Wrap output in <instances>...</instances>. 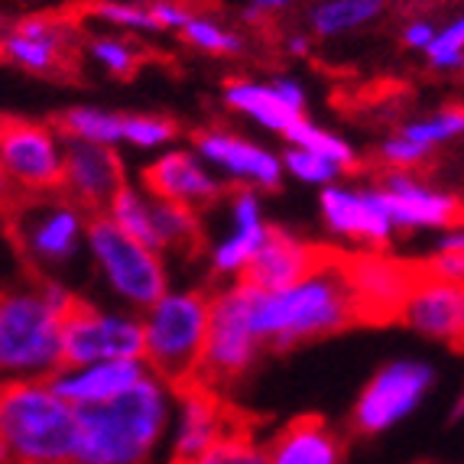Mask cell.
<instances>
[{
    "mask_svg": "<svg viewBox=\"0 0 464 464\" xmlns=\"http://www.w3.org/2000/svg\"><path fill=\"white\" fill-rule=\"evenodd\" d=\"M250 318L266 351L286 354L364 322V312L344 270V256L325 254V260L293 286L260 289L250 283Z\"/></svg>",
    "mask_w": 464,
    "mask_h": 464,
    "instance_id": "cell-1",
    "label": "cell"
},
{
    "mask_svg": "<svg viewBox=\"0 0 464 464\" xmlns=\"http://www.w3.org/2000/svg\"><path fill=\"white\" fill-rule=\"evenodd\" d=\"M176 387L163 377H143L117 400L78 410L72 464H153L169 445Z\"/></svg>",
    "mask_w": 464,
    "mask_h": 464,
    "instance_id": "cell-2",
    "label": "cell"
},
{
    "mask_svg": "<svg viewBox=\"0 0 464 464\" xmlns=\"http://www.w3.org/2000/svg\"><path fill=\"white\" fill-rule=\"evenodd\" d=\"M82 293L69 279L30 276L0 295V371L4 380H49L65 367V318Z\"/></svg>",
    "mask_w": 464,
    "mask_h": 464,
    "instance_id": "cell-3",
    "label": "cell"
},
{
    "mask_svg": "<svg viewBox=\"0 0 464 464\" xmlns=\"http://www.w3.org/2000/svg\"><path fill=\"white\" fill-rule=\"evenodd\" d=\"M78 410L53 380H4L0 458L4 464H72Z\"/></svg>",
    "mask_w": 464,
    "mask_h": 464,
    "instance_id": "cell-4",
    "label": "cell"
},
{
    "mask_svg": "<svg viewBox=\"0 0 464 464\" xmlns=\"http://www.w3.org/2000/svg\"><path fill=\"white\" fill-rule=\"evenodd\" d=\"M92 211L65 192L7 198V234L30 276L65 279L85 260Z\"/></svg>",
    "mask_w": 464,
    "mask_h": 464,
    "instance_id": "cell-5",
    "label": "cell"
},
{
    "mask_svg": "<svg viewBox=\"0 0 464 464\" xmlns=\"http://www.w3.org/2000/svg\"><path fill=\"white\" fill-rule=\"evenodd\" d=\"M143 315V361L172 387L198 380L211 334V289L172 286Z\"/></svg>",
    "mask_w": 464,
    "mask_h": 464,
    "instance_id": "cell-6",
    "label": "cell"
},
{
    "mask_svg": "<svg viewBox=\"0 0 464 464\" xmlns=\"http://www.w3.org/2000/svg\"><path fill=\"white\" fill-rule=\"evenodd\" d=\"M169 256L147 247L143 240L114 225L108 215H94L88 227L85 264L104 302L124 305L133 312H147L156 299L172 289Z\"/></svg>",
    "mask_w": 464,
    "mask_h": 464,
    "instance_id": "cell-7",
    "label": "cell"
},
{
    "mask_svg": "<svg viewBox=\"0 0 464 464\" xmlns=\"http://www.w3.org/2000/svg\"><path fill=\"white\" fill-rule=\"evenodd\" d=\"M270 354L250 318V283L231 279L211 289V334L201 357L198 380L225 393L237 380L250 377Z\"/></svg>",
    "mask_w": 464,
    "mask_h": 464,
    "instance_id": "cell-8",
    "label": "cell"
},
{
    "mask_svg": "<svg viewBox=\"0 0 464 464\" xmlns=\"http://www.w3.org/2000/svg\"><path fill=\"white\" fill-rule=\"evenodd\" d=\"M439 371L426 357H393L380 364L351 406V426L361 435H383L426 402Z\"/></svg>",
    "mask_w": 464,
    "mask_h": 464,
    "instance_id": "cell-9",
    "label": "cell"
},
{
    "mask_svg": "<svg viewBox=\"0 0 464 464\" xmlns=\"http://www.w3.org/2000/svg\"><path fill=\"white\" fill-rule=\"evenodd\" d=\"M0 169L10 198L59 192L65 169L63 127L30 117H7L0 133Z\"/></svg>",
    "mask_w": 464,
    "mask_h": 464,
    "instance_id": "cell-10",
    "label": "cell"
},
{
    "mask_svg": "<svg viewBox=\"0 0 464 464\" xmlns=\"http://www.w3.org/2000/svg\"><path fill=\"white\" fill-rule=\"evenodd\" d=\"M143 348V315L124 305L82 295L65 318V364L140 361Z\"/></svg>",
    "mask_w": 464,
    "mask_h": 464,
    "instance_id": "cell-11",
    "label": "cell"
},
{
    "mask_svg": "<svg viewBox=\"0 0 464 464\" xmlns=\"http://www.w3.org/2000/svg\"><path fill=\"white\" fill-rule=\"evenodd\" d=\"M318 215L332 240L351 250H387L400 234L377 182H334L318 192Z\"/></svg>",
    "mask_w": 464,
    "mask_h": 464,
    "instance_id": "cell-12",
    "label": "cell"
},
{
    "mask_svg": "<svg viewBox=\"0 0 464 464\" xmlns=\"http://www.w3.org/2000/svg\"><path fill=\"white\" fill-rule=\"evenodd\" d=\"M192 147L231 188L247 186L264 195L283 188V179H286L283 153L260 140L240 137L225 127H205L192 137Z\"/></svg>",
    "mask_w": 464,
    "mask_h": 464,
    "instance_id": "cell-13",
    "label": "cell"
},
{
    "mask_svg": "<svg viewBox=\"0 0 464 464\" xmlns=\"http://www.w3.org/2000/svg\"><path fill=\"white\" fill-rule=\"evenodd\" d=\"M140 186L150 188L156 198L176 201L195 211L218 208L231 192V186L201 160L195 147H169L156 153L140 172Z\"/></svg>",
    "mask_w": 464,
    "mask_h": 464,
    "instance_id": "cell-14",
    "label": "cell"
},
{
    "mask_svg": "<svg viewBox=\"0 0 464 464\" xmlns=\"http://www.w3.org/2000/svg\"><path fill=\"white\" fill-rule=\"evenodd\" d=\"M221 211L227 215V225L211 240L208 270L221 283H231V279H244V273L254 264L256 250L264 247L273 225H266L264 192L247 186H234L221 201Z\"/></svg>",
    "mask_w": 464,
    "mask_h": 464,
    "instance_id": "cell-15",
    "label": "cell"
},
{
    "mask_svg": "<svg viewBox=\"0 0 464 464\" xmlns=\"http://www.w3.org/2000/svg\"><path fill=\"white\" fill-rule=\"evenodd\" d=\"M377 188L400 231L435 234L464 221L461 198H455L449 188L432 186L419 176V169H383L377 176Z\"/></svg>",
    "mask_w": 464,
    "mask_h": 464,
    "instance_id": "cell-16",
    "label": "cell"
},
{
    "mask_svg": "<svg viewBox=\"0 0 464 464\" xmlns=\"http://www.w3.org/2000/svg\"><path fill=\"white\" fill-rule=\"evenodd\" d=\"M237 422H231L227 406L215 387L192 380L176 387V416L169 432V464H192Z\"/></svg>",
    "mask_w": 464,
    "mask_h": 464,
    "instance_id": "cell-17",
    "label": "cell"
},
{
    "mask_svg": "<svg viewBox=\"0 0 464 464\" xmlns=\"http://www.w3.org/2000/svg\"><path fill=\"white\" fill-rule=\"evenodd\" d=\"M344 270H348L354 295L361 302L364 322H390L400 318V309L410 289L419 279V264L410 266L387 256L383 250H354L344 256Z\"/></svg>",
    "mask_w": 464,
    "mask_h": 464,
    "instance_id": "cell-18",
    "label": "cell"
},
{
    "mask_svg": "<svg viewBox=\"0 0 464 464\" xmlns=\"http://www.w3.org/2000/svg\"><path fill=\"white\" fill-rule=\"evenodd\" d=\"M124 186L127 169L124 160L117 156V147L65 137V169L59 192L75 198L78 205H85L92 215H104L114 195Z\"/></svg>",
    "mask_w": 464,
    "mask_h": 464,
    "instance_id": "cell-19",
    "label": "cell"
},
{
    "mask_svg": "<svg viewBox=\"0 0 464 464\" xmlns=\"http://www.w3.org/2000/svg\"><path fill=\"white\" fill-rule=\"evenodd\" d=\"M400 322L419 338L464 348V283L435 279L419 270L416 286L400 309Z\"/></svg>",
    "mask_w": 464,
    "mask_h": 464,
    "instance_id": "cell-20",
    "label": "cell"
},
{
    "mask_svg": "<svg viewBox=\"0 0 464 464\" xmlns=\"http://www.w3.org/2000/svg\"><path fill=\"white\" fill-rule=\"evenodd\" d=\"M75 53V30L49 16H26L4 36V59L30 75L63 72Z\"/></svg>",
    "mask_w": 464,
    "mask_h": 464,
    "instance_id": "cell-21",
    "label": "cell"
},
{
    "mask_svg": "<svg viewBox=\"0 0 464 464\" xmlns=\"http://www.w3.org/2000/svg\"><path fill=\"white\" fill-rule=\"evenodd\" d=\"M150 364L140 361H98V364H65L53 373V387L75 406V410H88V406H101V402L117 400L130 387H137L140 380L150 377Z\"/></svg>",
    "mask_w": 464,
    "mask_h": 464,
    "instance_id": "cell-22",
    "label": "cell"
},
{
    "mask_svg": "<svg viewBox=\"0 0 464 464\" xmlns=\"http://www.w3.org/2000/svg\"><path fill=\"white\" fill-rule=\"evenodd\" d=\"M328 250H322L315 240H305L299 234L286 231V227H270L264 247L256 250L254 264L247 266L244 279L260 289H283L299 283L302 276H309Z\"/></svg>",
    "mask_w": 464,
    "mask_h": 464,
    "instance_id": "cell-23",
    "label": "cell"
},
{
    "mask_svg": "<svg viewBox=\"0 0 464 464\" xmlns=\"http://www.w3.org/2000/svg\"><path fill=\"white\" fill-rule=\"evenodd\" d=\"M270 464H344V439L318 416H299L276 429L270 441Z\"/></svg>",
    "mask_w": 464,
    "mask_h": 464,
    "instance_id": "cell-24",
    "label": "cell"
},
{
    "mask_svg": "<svg viewBox=\"0 0 464 464\" xmlns=\"http://www.w3.org/2000/svg\"><path fill=\"white\" fill-rule=\"evenodd\" d=\"M221 98H225L227 111L240 114L244 121L260 127V130L276 133V137H286L289 127L295 121H302V114H295L286 101L279 98L273 82L264 85V82H254V78H234V82L225 85Z\"/></svg>",
    "mask_w": 464,
    "mask_h": 464,
    "instance_id": "cell-25",
    "label": "cell"
},
{
    "mask_svg": "<svg viewBox=\"0 0 464 464\" xmlns=\"http://www.w3.org/2000/svg\"><path fill=\"white\" fill-rule=\"evenodd\" d=\"M387 7V0H318L309 10V26L315 36L334 39L364 30Z\"/></svg>",
    "mask_w": 464,
    "mask_h": 464,
    "instance_id": "cell-26",
    "label": "cell"
},
{
    "mask_svg": "<svg viewBox=\"0 0 464 464\" xmlns=\"http://www.w3.org/2000/svg\"><path fill=\"white\" fill-rule=\"evenodd\" d=\"M59 127H63L65 137L88 140V143H104V147H124L127 114L92 108V104H78V108H69L59 114Z\"/></svg>",
    "mask_w": 464,
    "mask_h": 464,
    "instance_id": "cell-27",
    "label": "cell"
},
{
    "mask_svg": "<svg viewBox=\"0 0 464 464\" xmlns=\"http://www.w3.org/2000/svg\"><path fill=\"white\" fill-rule=\"evenodd\" d=\"M283 140H286L289 147H302V150H312V153H318V156H325V160L338 163L344 172H354L357 166H361V156H357V150L351 147L348 140L341 137V133L328 130V127L315 124V121H309V117L295 121Z\"/></svg>",
    "mask_w": 464,
    "mask_h": 464,
    "instance_id": "cell-28",
    "label": "cell"
},
{
    "mask_svg": "<svg viewBox=\"0 0 464 464\" xmlns=\"http://www.w3.org/2000/svg\"><path fill=\"white\" fill-rule=\"evenodd\" d=\"M192 464H270V449L250 429L234 426Z\"/></svg>",
    "mask_w": 464,
    "mask_h": 464,
    "instance_id": "cell-29",
    "label": "cell"
},
{
    "mask_svg": "<svg viewBox=\"0 0 464 464\" xmlns=\"http://www.w3.org/2000/svg\"><path fill=\"white\" fill-rule=\"evenodd\" d=\"M402 137H410L412 143L426 150H439L451 140L464 137V108H441L435 114L416 117V121H406L400 127Z\"/></svg>",
    "mask_w": 464,
    "mask_h": 464,
    "instance_id": "cell-30",
    "label": "cell"
},
{
    "mask_svg": "<svg viewBox=\"0 0 464 464\" xmlns=\"http://www.w3.org/2000/svg\"><path fill=\"white\" fill-rule=\"evenodd\" d=\"M283 163H286V176L293 179V182H299V186H305V188H318V192L348 176L338 163H332L325 156H318L302 147H289V143H286V150H283Z\"/></svg>",
    "mask_w": 464,
    "mask_h": 464,
    "instance_id": "cell-31",
    "label": "cell"
},
{
    "mask_svg": "<svg viewBox=\"0 0 464 464\" xmlns=\"http://www.w3.org/2000/svg\"><path fill=\"white\" fill-rule=\"evenodd\" d=\"M179 127L169 117L160 114H127L124 127V143L140 153H163V150L176 147Z\"/></svg>",
    "mask_w": 464,
    "mask_h": 464,
    "instance_id": "cell-32",
    "label": "cell"
},
{
    "mask_svg": "<svg viewBox=\"0 0 464 464\" xmlns=\"http://www.w3.org/2000/svg\"><path fill=\"white\" fill-rule=\"evenodd\" d=\"M182 36H186L195 49L211 53V55H237L240 49H244L237 33L221 26L218 20H211V16H192L186 24V30H182Z\"/></svg>",
    "mask_w": 464,
    "mask_h": 464,
    "instance_id": "cell-33",
    "label": "cell"
},
{
    "mask_svg": "<svg viewBox=\"0 0 464 464\" xmlns=\"http://www.w3.org/2000/svg\"><path fill=\"white\" fill-rule=\"evenodd\" d=\"M88 59H92L98 69H104L114 78H127L133 75L140 63V53L133 49V43L121 36H98L88 43Z\"/></svg>",
    "mask_w": 464,
    "mask_h": 464,
    "instance_id": "cell-34",
    "label": "cell"
},
{
    "mask_svg": "<svg viewBox=\"0 0 464 464\" xmlns=\"http://www.w3.org/2000/svg\"><path fill=\"white\" fill-rule=\"evenodd\" d=\"M426 59L439 72H458L464 69V14L439 26L432 46L426 49Z\"/></svg>",
    "mask_w": 464,
    "mask_h": 464,
    "instance_id": "cell-35",
    "label": "cell"
},
{
    "mask_svg": "<svg viewBox=\"0 0 464 464\" xmlns=\"http://www.w3.org/2000/svg\"><path fill=\"white\" fill-rule=\"evenodd\" d=\"M94 16L104 20L108 26H121V30L133 33H160L153 7H140L133 0H104L94 7Z\"/></svg>",
    "mask_w": 464,
    "mask_h": 464,
    "instance_id": "cell-36",
    "label": "cell"
},
{
    "mask_svg": "<svg viewBox=\"0 0 464 464\" xmlns=\"http://www.w3.org/2000/svg\"><path fill=\"white\" fill-rule=\"evenodd\" d=\"M429 156H432V150L412 143V140L402 137L400 130L390 133L377 147V160L383 163V169H419V166H426Z\"/></svg>",
    "mask_w": 464,
    "mask_h": 464,
    "instance_id": "cell-37",
    "label": "cell"
},
{
    "mask_svg": "<svg viewBox=\"0 0 464 464\" xmlns=\"http://www.w3.org/2000/svg\"><path fill=\"white\" fill-rule=\"evenodd\" d=\"M419 270L426 276L449 279V283H464V254H429Z\"/></svg>",
    "mask_w": 464,
    "mask_h": 464,
    "instance_id": "cell-38",
    "label": "cell"
},
{
    "mask_svg": "<svg viewBox=\"0 0 464 464\" xmlns=\"http://www.w3.org/2000/svg\"><path fill=\"white\" fill-rule=\"evenodd\" d=\"M435 33H439V30H435L432 20H410V24L402 26V46L416 49V53L426 55V49L432 46Z\"/></svg>",
    "mask_w": 464,
    "mask_h": 464,
    "instance_id": "cell-39",
    "label": "cell"
},
{
    "mask_svg": "<svg viewBox=\"0 0 464 464\" xmlns=\"http://www.w3.org/2000/svg\"><path fill=\"white\" fill-rule=\"evenodd\" d=\"M153 14H156L160 30H186V24L192 20V14H188L186 7H179L176 0H156Z\"/></svg>",
    "mask_w": 464,
    "mask_h": 464,
    "instance_id": "cell-40",
    "label": "cell"
},
{
    "mask_svg": "<svg viewBox=\"0 0 464 464\" xmlns=\"http://www.w3.org/2000/svg\"><path fill=\"white\" fill-rule=\"evenodd\" d=\"M289 7V0H250L244 7V20L250 24H260V20H270V16H279Z\"/></svg>",
    "mask_w": 464,
    "mask_h": 464,
    "instance_id": "cell-41",
    "label": "cell"
},
{
    "mask_svg": "<svg viewBox=\"0 0 464 464\" xmlns=\"http://www.w3.org/2000/svg\"><path fill=\"white\" fill-rule=\"evenodd\" d=\"M309 49H312V39L305 36V33H289V36H286V53L309 55Z\"/></svg>",
    "mask_w": 464,
    "mask_h": 464,
    "instance_id": "cell-42",
    "label": "cell"
},
{
    "mask_svg": "<svg viewBox=\"0 0 464 464\" xmlns=\"http://www.w3.org/2000/svg\"><path fill=\"white\" fill-rule=\"evenodd\" d=\"M422 4H432V0H422Z\"/></svg>",
    "mask_w": 464,
    "mask_h": 464,
    "instance_id": "cell-43",
    "label": "cell"
}]
</instances>
